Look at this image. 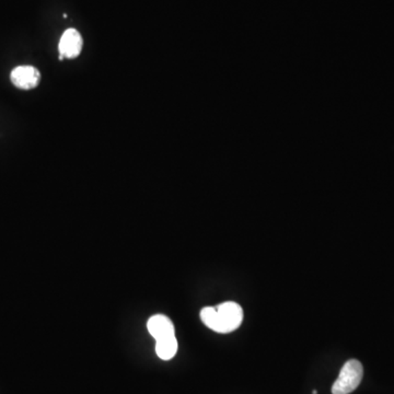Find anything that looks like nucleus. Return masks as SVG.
Listing matches in <instances>:
<instances>
[{
  "label": "nucleus",
  "instance_id": "6",
  "mask_svg": "<svg viewBox=\"0 0 394 394\" xmlns=\"http://www.w3.org/2000/svg\"><path fill=\"white\" fill-rule=\"evenodd\" d=\"M178 352V341L176 335L168 336L156 341V353L160 360H170Z\"/></svg>",
  "mask_w": 394,
  "mask_h": 394
},
{
  "label": "nucleus",
  "instance_id": "5",
  "mask_svg": "<svg viewBox=\"0 0 394 394\" xmlns=\"http://www.w3.org/2000/svg\"><path fill=\"white\" fill-rule=\"evenodd\" d=\"M147 329L156 341L168 338V336L176 335L174 323L167 315H152L147 322Z\"/></svg>",
  "mask_w": 394,
  "mask_h": 394
},
{
  "label": "nucleus",
  "instance_id": "1",
  "mask_svg": "<svg viewBox=\"0 0 394 394\" xmlns=\"http://www.w3.org/2000/svg\"><path fill=\"white\" fill-rule=\"evenodd\" d=\"M200 319L217 333H230L242 323L243 310L237 302L227 301L217 307H205L200 311Z\"/></svg>",
  "mask_w": 394,
  "mask_h": 394
},
{
  "label": "nucleus",
  "instance_id": "2",
  "mask_svg": "<svg viewBox=\"0 0 394 394\" xmlns=\"http://www.w3.org/2000/svg\"><path fill=\"white\" fill-rule=\"evenodd\" d=\"M364 375L362 362L357 360H349L342 367L338 378L332 386L333 394H349L358 388Z\"/></svg>",
  "mask_w": 394,
  "mask_h": 394
},
{
  "label": "nucleus",
  "instance_id": "3",
  "mask_svg": "<svg viewBox=\"0 0 394 394\" xmlns=\"http://www.w3.org/2000/svg\"><path fill=\"white\" fill-rule=\"evenodd\" d=\"M83 41L81 34L76 29H68L59 40V59H74L79 56L83 50Z\"/></svg>",
  "mask_w": 394,
  "mask_h": 394
},
{
  "label": "nucleus",
  "instance_id": "7",
  "mask_svg": "<svg viewBox=\"0 0 394 394\" xmlns=\"http://www.w3.org/2000/svg\"><path fill=\"white\" fill-rule=\"evenodd\" d=\"M312 394H318L317 390H313V391H312Z\"/></svg>",
  "mask_w": 394,
  "mask_h": 394
},
{
  "label": "nucleus",
  "instance_id": "4",
  "mask_svg": "<svg viewBox=\"0 0 394 394\" xmlns=\"http://www.w3.org/2000/svg\"><path fill=\"white\" fill-rule=\"evenodd\" d=\"M10 79L17 88L31 90L40 83L41 74L35 67L19 66L11 72Z\"/></svg>",
  "mask_w": 394,
  "mask_h": 394
}]
</instances>
